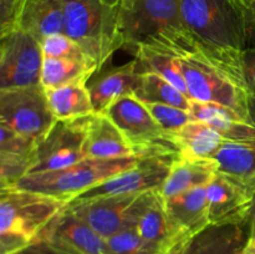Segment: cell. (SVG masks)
<instances>
[{"label": "cell", "instance_id": "cell-37", "mask_svg": "<svg viewBox=\"0 0 255 254\" xmlns=\"http://www.w3.org/2000/svg\"><path fill=\"white\" fill-rule=\"evenodd\" d=\"M249 231H251V238L249 241H255V203L252 211L251 221H249Z\"/></svg>", "mask_w": 255, "mask_h": 254}, {"label": "cell", "instance_id": "cell-28", "mask_svg": "<svg viewBox=\"0 0 255 254\" xmlns=\"http://www.w3.org/2000/svg\"><path fill=\"white\" fill-rule=\"evenodd\" d=\"M132 52L141 72H153L159 75L191 99L177 55L148 46L134 47Z\"/></svg>", "mask_w": 255, "mask_h": 254}, {"label": "cell", "instance_id": "cell-39", "mask_svg": "<svg viewBox=\"0 0 255 254\" xmlns=\"http://www.w3.org/2000/svg\"><path fill=\"white\" fill-rule=\"evenodd\" d=\"M22 2H24V0H16V6H15V21H14V29H15V24H16L17 15H19L20 7H21Z\"/></svg>", "mask_w": 255, "mask_h": 254}, {"label": "cell", "instance_id": "cell-5", "mask_svg": "<svg viewBox=\"0 0 255 254\" xmlns=\"http://www.w3.org/2000/svg\"><path fill=\"white\" fill-rule=\"evenodd\" d=\"M141 158L139 156L116 159L86 158L56 171L26 174L12 187L47 194L69 204L115 174L136 166Z\"/></svg>", "mask_w": 255, "mask_h": 254}, {"label": "cell", "instance_id": "cell-35", "mask_svg": "<svg viewBox=\"0 0 255 254\" xmlns=\"http://www.w3.org/2000/svg\"><path fill=\"white\" fill-rule=\"evenodd\" d=\"M16 0H0V34L14 29Z\"/></svg>", "mask_w": 255, "mask_h": 254}, {"label": "cell", "instance_id": "cell-31", "mask_svg": "<svg viewBox=\"0 0 255 254\" xmlns=\"http://www.w3.org/2000/svg\"><path fill=\"white\" fill-rule=\"evenodd\" d=\"M41 49L44 57L74 60V61L96 64L94 60L87 56L86 52L81 49V46L76 41H74L71 37L65 35L64 32L45 37L41 41Z\"/></svg>", "mask_w": 255, "mask_h": 254}, {"label": "cell", "instance_id": "cell-2", "mask_svg": "<svg viewBox=\"0 0 255 254\" xmlns=\"http://www.w3.org/2000/svg\"><path fill=\"white\" fill-rule=\"evenodd\" d=\"M119 32L122 47L131 50L148 46L177 56L198 52L178 0H120Z\"/></svg>", "mask_w": 255, "mask_h": 254}, {"label": "cell", "instance_id": "cell-18", "mask_svg": "<svg viewBox=\"0 0 255 254\" xmlns=\"http://www.w3.org/2000/svg\"><path fill=\"white\" fill-rule=\"evenodd\" d=\"M136 228L142 238L161 249L164 254L184 239L172 224L159 189L147 192L139 211Z\"/></svg>", "mask_w": 255, "mask_h": 254}, {"label": "cell", "instance_id": "cell-43", "mask_svg": "<svg viewBox=\"0 0 255 254\" xmlns=\"http://www.w3.org/2000/svg\"><path fill=\"white\" fill-rule=\"evenodd\" d=\"M254 182H255V178H254Z\"/></svg>", "mask_w": 255, "mask_h": 254}, {"label": "cell", "instance_id": "cell-6", "mask_svg": "<svg viewBox=\"0 0 255 254\" xmlns=\"http://www.w3.org/2000/svg\"><path fill=\"white\" fill-rule=\"evenodd\" d=\"M178 62L192 100L219 104L255 124L251 95L246 85L198 54L178 56Z\"/></svg>", "mask_w": 255, "mask_h": 254}, {"label": "cell", "instance_id": "cell-40", "mask_svg": "<svg viewBox=\"0 0 255 254\" xmlns=\"http://www.w3.org/2000/svg\"><path fill=\"white\" fill-rule=\"evenodd\" d=\"M246 251L251 254H255V241H249L248 246H247Z\"/></svg>", "mask_w": 255, "mask_h": 254}, {"label": "cell", "instance_id": "cell-8", "mask_svg": "<svg viewBox=\"0 0 255 254\" xmlns=\"http://www.w3.org/2000/svg\"><path fill=\"white\" fill-rule=\"evenodd\" d=\"M56 122L41 85L0 90L2 126L40 143Z\"/></svg>", "mask_w": 255, "mask_h": 254}, {"label": "cell", "instance_id": "cell-32", "mask_svg": "<svg viewBox=\"0 0 255 254\" xmlns=\"http://www.w3.org/2000/svg\"><path fill=\"white\" fill-rule=\"evenodd\" d=\"M154 117L159 126L173 136L174 133L179 131L183 126H186L188 122L192 121V117L189 111L179 107L171 106V105L164 104H144Z\"/></svg>", "mask_w": 255, "mask_h": 254}, {"label": "cell", "instance_id": "cell-29", "mask_svg": "<svg viewBox=\"0 0 255 254\" xmlns=\"http://www.w3.org/2000/svg\"><path fill=\"white\" fill-rule=\"evenodd\" d=\"M134 97L143 104H164L188 111L191 99L166 79L153 72H142L141 85Z\"/></svg>", "mask_w": 255, "mask_h": 254}, {"label": "cell", "instance_id": "cell-1", "mask_svg": "<svg viewBox=\"0 0 255 254\" xmlns=\"http://www.w3.org/2000/svg\"><path fill=\"white\" fill-rule=\"evenodd\" d=\"M197 54L247 86L244 54L251 47L252 15L233 0H178Z\"/></svg>", "mask_w": 255, "mask_h": 254}, {"label": "cell", "instance_id": "cell-22", "mask_svg": "<svg viewBox=\"0 0 255 254\" xmlns=\"http://www.w3.org/2000/svg\"><path fill=\"white\" fill-rule=\"evenodd\" d=\"M218 172V164L213 158H191L178 154L171 163V169L159 193L169 198L196 187L207 186Z\"/></svg>", "mask_w": 255, "mask_h": 254}, {"label": "cell", "instance_id": "cell-30", "mask_svg": "<svg viewBox=\"0 0 255 254\" xmlns=\"http://www.w3.org/2000/svg\"><path fill=\"white\" fill-rule=\"evenodd\" d=\"M112 254H164L159 248L142 238L136 227L124 229L107 239Z\"/></svg>", "mask_w": 255, "mask_h": 254}, {"label": "cell", "instance_id": "cell-13", "mask_svg": "<svg viewBox=\"0 0 255 254\" xmlns=\"http://www.w3.org/2000/svg\"><path fill=\"white\" fill-rule=\"evenodd\" d=\"M173 158L156 156L142 157L136 166L115 174L99 186L82 193L74 201H86L99 197L132 196L149 191H158L168 176Z\"/></svg>", "mask_w": 255, "mask_h": 254}, {"label": "cell", "instance_id": "cell-14", "mask_svg": "<svg viewBox=\"0 0 255 254\" xmlns=\"http://www.w3.org/2000/svg\"><path fill=\"white\" fill-rule=\"evenodd\" d=\"M249 238V223L209 224L182 239L167 254H243Z\"/></svg>", "mask_w": 255, "mask_h": 254}, {"label": "cell", "instance_id": "cell-4", "mask_svg": "<svg viewBox=\"0 0 255 254\" xmlns=\"http://www.w3.org/2000/svg\"><path fill=\"white\" fill-rule=\"evenodd\" d=\"M119 2L64 0V34L81 46L87 56L96 62L99 70L122 47Z\"/></svg>", "mask_w": 255, "mask_h": 254}, {"label": "cell", "instance_id": "cell-7", "mask_svg": "<svg viewBox=\"0 0 255 254\" xmlns=\"http://www.w3.org/2000/svg\"><path fill=\"white\" fill-rule=\"evenodd\" d=\"M104 114L119 127L138 156L173 158L179 154L174 137L159 126L146 105L134 96L116 100Z\"/></svg>", "mask_w": 255, "mask_h": 254}, {"label": "cell", "instance_id": "cell-42", "mask_svg": "<svg viewBox=\"0 0 255 254\" xmlns=\"http://www.w3.org/2000/svg\"><path fill=\"white\" fill-rule=\"evenodd\" d=\"M243 254H251V253H248V252H247V251H244Z\"/></svg>", "mask_w": 255, "mask_h": 254}, {"label": "cell", "instance_id": "cell-25", "mask_svg": "<svg viewBox=\"0 0 255 254\" xmlns=\"http://www.w3.org/2000/svg\"><path fill=\"white\" fill-rule=\"evenodd\" d=\"M173 137L179 154L191 158H212L224 142L223 137L209 125L193 120L174 133Z\"/></svg>", "mask_w": 255, "mask_h": 254}, {"label": "cell", "instance_id": "cell-23", "mask_svg": "<svg viewBox=\"0 0 255 254\" xmlns=\"http://www.w3.org/2000/svg\"><path fill=\"white\" fill-rule=\"evenodd\" d=\"M15 27L22 29L40 42L64 32V0H24Z\"/></svg>", "mask_w": 255, "mask_h": 254}, {"label": "cell", "instance_id": "cell-15", "mask_svg": "<svg viewBox=\"0 0 255 254\" xmlns=\"http://www.w3.org/2000/svg\"><path fill=\"white\" fill-rule=\"evenodd\" d=\"M141 80L142 72L136 59L100 74L99 71L95 72L87 82L95 112H105L121 97L134 96Z\"/></svg>", "mask_w": 255, "mask_h": 254}, {"label": "cell", "instance_id": "cell-26", "mask_svg": "<svg viewBox=\"0 0 255 254\" xmlns=\"http://www.w3.org/2000/svg\"><path fill=\"white\" fill-rule=\"evenodd\" d=\"M218 164V171L231 174L255 186V141H226L212 157Z\"/></svg>", "mask_w": 255, "mask_h": 254}, {"label": "cell", "instance_id": "cell-9", "mask_svg": "<svg viewBox=\"0 0 255 254\" xmlns=\"http://www.w3.org/2000/svg\"><path fill=\"white\" fill-rule=\"evenodd\" d=\"M0 90L40 85L41 42L22 29L0 34Z\"/></svg>", "mask_w": 255, "mask_h": 254}, {"label": "cell", "instance_id": "cell-36", "mask_svg": "<svg viewBox=\"0 0 255 254\" xmlns=\"http://www.w3.org/2000/svg\"><path fill=\"white\" fill-rule=\"evenodd\" d=\"M234 2H237L238 5H241L244 10L249 12L251 15H253L255 12V0H233Z\"/></svg>", "mask_w": 255, "mask_h": 254}, {"label": "cell", "instance_id": "cell-34", "mask_svg": "<svg viewBox=\"0 0 255 254\" xmlns=\"http://www.w3.org/2000/svg\"><path fill=\"white\" fill-rule=\"evenodd\" d=\"M244 77L251 95L253 115L255 119V45L251 46L244 54Z\"/></svg>", "mask_w": 255, "mask_h": 254}, {"label": "cell", "instance_id": "cell-33", "mask_svg": "<svg viewBox=\"0 0 255 254\" xmlns=\"http://www.w3.org/2000/svg\"><path fill=\"white\" fill-rule=\"evenodd\" d=\"M12 254H79L69 247L52 239H37Z\"/></svg>", "mask_w": 255, "mask_h": 254}, {"label": "cell", "instance_id": "cell-19", "mask_svg": "<svg viewBox=\"0 0 255 254\" xmlns=\"http://www.w3.org/2000/svg\"><path fill=\"white\" fill-rule=\"evenodd\" d=\"M163 201L172 224L183 238L198 233L211 224L206 186L196 187Z\"/></svg>", "mask_w": 255, "mask_h": 254}, {"label": "cell", "instance_id": "cell-3", "mask_svg": "<svg viewBox=\"0 0 255 254\" xmlns=\"http://www.w3.org/2000/svg\"><path fill=\"white\" fill-rule=\"evenodd\" d=\"M66 202L26 189L2 188L0 194V254H12L37 241Z\"/></svg>", "mask_w": 255, "mask_h": 254}, {"label": "cell", "instance_id": "cell-17", "mask_svg": "<svg viewBox=\"0 0 255 254\" xmlns=\"http://www.w3.org/2000/svg\"><path fill=\"white\" fill-rule=\"evenodd\" d=\"M41 238L59 242L79 254H112L107 239L66 209L45 228Z\"/></svg>", "mask_w": 255, "mask_h": 254}, {"label": "cell", "instance_id": "cell-11", "mask_svg": "<svg viewBox=\"0 0 255 254\" xmlns=\"http://www.w3.org/2000/svg\"><path fill=\"white\" fill-rule=\"evenodd\" d=\"M87 119L57 121L50 133L37 144L35 163L30 173L56 171L89 158L86 154Z\"/></svg>", "mask_w": 255, "mask_h": 254}, {"label": "cell", "instance_id": "cell-20", "mask_svg": "<svg viewBox=\"0 0 255 254\" xmlns=\"http://www.w3.org/2000/svg\"><path fill=\"white\" fill-rule=\"evenodd\" d=\"M86 154L89 158L102 159L138 156L119 127L104 112H95L87 119Z\"/></svg>", "mask_w": 255, "mask_h": 254}, {"label": "cell", "instance_id": "cell-38", "mask_svg": "<svg viewBox=\"0 0 255 254\" xmlns=\"http://www.w3.org/2000/svg\"><path fill=\"white\" fill-rule=\"evenodd\" d=\"M255 45V12L252 15V24H251V46Z\"/></svg>", "mask_w": 255, "mask_h": 254}, {"label": "cell", "instance_id": "cell-16", "mask_svg": "<svg viewBox=\"0 0 255 254\" xmlns=\"http://www.w3.org/2000/svg\"><path fill=\"white\" fill-rule=\"evenodd\" d=\"M37 142L0 125V187L15 186L30 173L35 163Z\"/></svg>", "mask_w": 255, "mask_h": 254}, {"label": "cell", "instance_id": "cell-24", "mask_svg": "<svg viewBox=\"0 0 255 254\" xmlns=\"http://www.w3.org/2000/svg\"><path fill=\"white\" fill-rule=\"evenodd\" d=\"M49 106L57 121H74L95 114L87 84H70L45 90Z\"/></svg>", "mask_w": 255, "mask_h": 254}, {"label": "cell", "instance_id": "cell-12", "mask_svg": "<svg viewBox=\"0 0 255 254\" xmlns=\"http://www.w3.org/2000/svg\"><path fill=\"white\" fill-rule=\"evenodd\" d=\"M211 224H247L255 203V186L217 172L206 186Z\"/></svg>", "mask_w": 255, "mask_h": 254}, {"label": "cell", "instance_id": "cell-10", "mask_svg": "<svg viewBox=\"0 0 255 254\" xmlns=\"http://www.w3.org/2000/svg\"><path fill=\"white\" fill-rule=\"evenodd\" d=\"M146 193L111 196L72 201L65 207L69 213L81 219L95 232L109 239L124 229L137 226L139 211Z\"/></svg>", "mask_w": 255, "mask_h": 254}, {"label": "cell", "instance_id": "cell-41", "mask_svg": "<svg viewBox=\"0 0 255 254\" xmlns=\"http://www.w3.org/2000/svg\"><path fill=\"white\" fill-rule=\"evenodd\" d=\"M107 1H111V2H119L120 0H107Z\"/></svg>", "mask_w": 255, "mask_h": 254}, {"label": "cell", "instance_id": "cell-21", "mask_svg": "<svg viewBox=\"0 0 255 254\" xmlns=\"http://www.w3.org/2000/svg\"><path fill=\"white\" fill-rule=\"evenodd\" d=\"M188 111L193 121L209 125L226 141H255V124L248 122L228 107L214 102L191 100Z\"/></svg>", "mask_w": 255, "mask_h": 254}, {"label": "cell", "instance_id": "cell-27", "mask_svg": "<svg viewBox=\"0 0 255 254\" xmlns=\"http://www.w3.org/2000/svg\"><path fill=\"white\" fill-rule=\"evenodd\" d=\"M97 70L99 66L92 62L44 57L40 85L49 90L70 84H87Z\"/></svg>", "mask_w": 255, "mask_h": 254}]
</instances>
